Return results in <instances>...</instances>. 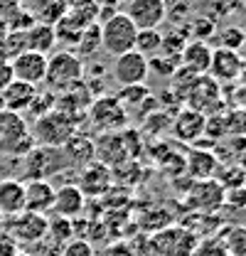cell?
Returning a JSON list of instances; mask_svg holds the SVG:
<instances>
[{"label": "cell", "instance_id": "obj_29", "mask_svg": "<svg viewBox=\"0 0 246 256\" xmlns=\"http://www.w3.org/2000/svg\"><path fill=\"white\" fill-rule=\"evenodd\" d=\"M28 50V44H25V32L22 30H10L5 34V40L0 42V60H8V62H12L18 54H22Z\"/></svg>", "mask_w": 246, "mask_h": 256}, {"label": "cell", "instance_id": "obj_20", "mask_svg": "<svg viewBox=\"0 0 246 256\" xmlns=\"http://www.w3.org/2000/svg\"><path fill=\"white\" fill-rule=\"evenodd\" d=\"M204 121H207L204 114H200V111H194V108H184V111L178 114V118H175V124H172V133L178 136V140L192 143L194 138L204 136Z\"/></svg>", "mask_w": 246, "mask_h": 256}, {"label": "cell", "instance_id": "obj_9", "mask_svg": "<svg viewBox=\"0 0 246 256\" xmlns=\"http://www.w3.org/2000/svg\"><path fill=\"white\" fill-rule=\"evenodd\" d=\"M184 202L190 210H194L200 214H214L219 207H224V188L214 178L194 180L192 188L184 192Z\"/></svg>", "mask_w": 246, "mask_h": 256}, {"label": "cell", "instance_id": "obj_1", "mask_svg": "<svg viewBox=\"0 0 246 256\" xmlns=\"http://www.w3.org/2000/svg\"><path fill=\"white\" fill-rule=\"evenodd\" d=\"M84 82V60L76 57L69 50H60L52 57H47V76L44 86L52 94H64Z\"/></svg>", "mask_w": 246, "mask_h": 256}, {"label": "cell", "instance_id": "obj_2", "mask_svg": "<svg viewBox=\"0 0 246 256\" xmlns=\"http://www.w3.org/2000/svg\"><path fill=\"white\" fill-rule=\"evenodd\" d=\"M200 236L180 224H170L165 229L153 232V236H148L150 244V256H192L197 249Z\"/></svg>", "mask_w": 246, "mask_h": 256}, {"label": "cell", "instance_id": "obj_17", "mask_svg": "<svg viewBox=\"0 0 246 256\" xmlns=\"http://www.w3.org/2000/svg\"><path fill=\"white\" fill-rule=\"evenodd\" d=\"M62 156H64L69 168H79L82 170V168H86L89 162L96 160V146H94L92 138H86L82 133H74L62 146Z\"/></svg>", "mask_w": 246, "mask_h": 256}, {"label": "cell", "instance_id": "obj_25", "mask_svg": "<svg viewBox=\"0 0 246 256\" xmlns=\"http://www.w3.org/2000/svg\"><path fill=\"white\" fill-rule=\"evenodd\" d=\"M133 50H136L138 54H143L146 60L158 57L160 50H162V32L160 30H138Z\"/></svg>", "mask_w": 246, "mask_h": 256}, {"label": "cell", "instance_id": "obj_27", "mask_svg": "<svg viewBox=\"0 0 246 256\" xmlns=\"http://www.w3.org/2000/svg\"><path fill=\"white\" fill-rule=\"evenodd\" d=\"M214 40H216V47L219 50H232V52H242V47L246 44L244 30L236 28V25H226V28L216 30Z\"/></svg>", "mask_w": 246, "mask_h": 256}, {"label": "cell", "instance_id": "obj_6", "mask_svg": "<svg viewBox=\"0 0 246 256\" xmlns=\"http://www.w3.org/2000/svg\"><path fill=\"white\" fill-rule=\"evenodd\" d=\"M76 133V118L62 114V111H50L47 116L37 118L34 124V146H47V148H62L69 136Z\"/></svg>", "mask_w": 246, "mask_h": 256}, {"label": "cell", "instance_id": "obj_24", "mask_svg": "<svg viewBox=\"0 0 246 256\" xmlns=\"http://www.w3.org/2000/svg\"><path fill=\"white\" fill-rule=\"evenodd\" d=\"M94 146H96V158H98V162H104L106 168L116 165L126 156V138L118 136V133H104L101 140L94 143Z\"/></svg>", "mask_w": 246, "mask_h": 256}, {"label": "cell", "instance_id": "obj_38", "mask_svg": "<svg viewBox=\"0 0 246 256\" xmlns=\"http://www.w3.org/2000/svg\"><path fill=\"white\" fill-rule=\"evenodd\" d=\"M236 165H239V168H242V170L246 172V148L242 150V153H239V156H236Z\"/></svg>", "mask_w": 246, "mask_h": 256}, {"label": "cell", "instance_id": "obj_16", "mask_svg": "<svg viewBox=\"0 0 246 256\" xmlns=\"http://www.w3.org/2000/svg\"><path fill=\"white\" fill-rule=\"evenodd\" d=\"M54 190L57 188L50 180H28L25 182V210L50 217L52 204H54Z\"/></svg>", "mask_w": 246, "mask_h": 256}, {"label": "cell", "instance_id": "obj_12", "mask_svg": "<svg viewBox=\"0 0 246 256\" xmlns=\"http://www.w3.org/2000/svg\"><path fill=\"white\" fill-rule=\"evenodd\" d=\"M10 66H12V79L40 89L44 84V76H47V54L25 50L22 54H18L10 62Z\"/></svg>", "mask_w": 246, "mask_h": 256}, {"label": "cell", "instance_id": "obj_30", "mask_svg": "<svg viewBox=\"0 0 246 256\" xmlns=\"http://www.w3.org/2000/svg\"><path fill=\"white\" fill-rule=\"evenodd\" d=\"M224 133L232 138H244L246 136V108H232L229 114H222Z\"/></svg>", "mask_w": 246, "mask_h": 256}, {"label": "cell", "instance_id": "obj_32", "mask_svg": "<svg viewBox=\"0 0 246 256\" xmlns=\"http://www.w3.org/2000/svg\"><path fill=\"white\" fill-rule=\"evenodd\" d=\"M60 256H96L94 244L86 239H69L60 249Z\"/></svg>", "mask_w": 246, "mask_h": 256}, {"label": "cell", "instance_id": "obj_4", "mask_svg": "<svg viewBox=\"0 0 246 256\" xmlns=\"http://www.w3.org/2000/svg\"><path fill=\"white\" fill-rule=\"evenodd\" d=\"M34 146L32 136L28 133V121L22 114L0 111V153L2 156H25Z\"/></svg>", "mask_w": 246, "mask_h": 256}, {"label": "cell", "instance_id": "obj_22", "mask_svg": "<svg viewBox=\"0 0 246 256\" xmlns=\"http://www.w3.org/2000/svg\"><path fill=\"white\" fill-rule=\"evenodd\" d=\"M219 160L210 153V150H192L184 158V172L192 180H210L216 175Z\"/></svg>", "mask_w": 246, "mask_h": 256}, {"label": "cell", "instance_id": "obj_18", "mask_svg": "<svg viewBox=\"0 0 246 256\" xmlns=\"http://www.w3.org/2000/svg\"><path fill=\"white\" fill-rule=\"evenodd\" d=\"M25 212V182L18 178L0 180V217H15Z\"/></svg>", "mask_w": 246, "mask_h": 256}, {"label": "cell", "instance_id": "obj_40", "mask_svg": "<svg viewBox=\"0 0 246 256\" xmlns=\"http://www.w3.org/2000/svg\"><path fill=\"white\" fill-rule=\"evenodd\" d=\"M0 111H2V94H0Z\"/></svg>", "mask_w": 246, "mask_h": 256}, {"label": "cell", "instance_id": "obj_41", "mask_svg": "<svg viewBox=\"0 0 246 256\" xmlns=\"http://www.w3.org/2000/svg\"><path fill=\"white\" fill-rule=\"evenodd\" d=\"M242 30H244V37H246V25H244V28H242Z\"/></svg>", "mask_w": 246, "mask_h": 256}, {"label": "cell", "instance_id": "obj_35", "mask_svg": "<svg viewBox=\"0 0 246 256\" xmlns=\"http://www.w3.org/2000/svg\"><path fill=\"white\" fill-rule=\"evenodd\" d=\"M10 82H12V66H10L8 60H0V92H2Z\"/></svg>", "mask_w": 246, "mask_h": 256}, {"label": "cell", "instance_id": "obj_33", "mask_svg": "<svg viewBox=\"0 0 246 256\" xmlns=\"http://www.w3.org/2000/svg\"><path fill=\"white\" fill-rule=\"evenodd\" d=\"M224 207H232V210H244V207H246V185H244V188H232V190H224Z\"/></svg>", "mask_w": 246, "mask_h": 256}, {"label": "cell", "instance_id": "obj_37", "mask_svg": "<svg viewBox=\"0 0 246 256\" xmlns=\"http://www.w3.org/2000/svg\"><path fill=\"white\" fill-rule=\"evenodd\" d=\"M10 32V25H8V20L5 18H0V42L5 40V34Z\"/></svg>", "mask_w": 246, "mask_h": 256}, {"label": "cell", "instance_id": "obj_23", "mask_svg": "<svg viewBox=\"0 0 246 256\" xmlns=\"http://www.w3.org/2000/svg\"><path fill=\"white\" fill-rule=\"evenodd\" d=\"M25 44L30 52H40V54H47L54 50L57 44V34L54 28L50 22H32L30 30H25Z\"/></svg>", "mask_w": 246, "mask_h": 256}, {"label": "cell", "instance_id": "obj_34", "mask_svg": "<svg viewBox=\"0 0 246 256\" xmlns=\"http://www.w3.org/2000/svg\"><path fill=\"white\" fill-rule=\"evenodd\" d=\"M101 256H133V252H130V244L128 242H114V244H108L104 249Z\"/></svg>", "mask_w": 246, "mask_h": 256}, {"label": "cell", "instance_id": "obj_3", "mask_svg": "<svg viewBox=\"0 0 246 256\" xmlns=\"http://www.w3.org/2000/svg\"><path fill=\"white\" fill-rule=\"evenodd\" d=\"M98 32H101V47L106 54L111 57H118V54H126L133 50L136 44V25L126 18V12H114L108 15L101 25H98Z\"/></svg>", "mask_w": 246, "mask_h": 256}, {"label": "cell", "instance_id": "obj_21", "mask_svg": "<svg viewBox=\"0 0 246 256\" xmlns=\"http://www.w3.org/2000/svg\"><path fill=\"white\" fill-rule=\"evenodd\" d=\"M180 62L184 69L194 72V74H207L210 62H212V47L204 42V40H194V42H187L180 54Z\"/></svg>", "mask_w": 246, "mask_h": 256}, {"label": "cell", "instance_id": "obj_42", "mask_svg": "<svg viewBox=\"0 0 246 256\" xmlns=\"http://www.w3.org/2000/svg\"><path fill=\"white\" fill-rule=\"evenodd\" d=\"M0 226H2V217H0Z\"/></svg>", "mask_w": 246, "mask_h": 256}, {"label": "cell", "instance_id": "obj_14", "mask_svg": "<svg viewBox=\"0 0 246 256\" xmlns=\"http://www.w3.org/2000/svg\"><path fill=\"white\" fill-rule=\"evenodd\" d=\"M111 182H114L111 168H106L104 162L94 160L86 168L79 170V182H76V188L82 190L84 197H101V194H106V192L111 190Z\"/></svg>", "mask_w": 246, "mask_h": 256}, {"label": "cell", "instance_id": "obj_26", "mask_svg": "<svg viewBox=\"0 0 246 256\" xmlns=\"http://www.w3.org/2000/svg\"><path fill=\"white\" fill-rule=\"evenodd\" d=\"M47 239H52L54 246H64L69 239H74V220L64 217H47Z\"/></svg>", "mask_w": 246, "mask_h": 256}, {"label": "cell", "instance_id": "obj_15", "mask_svg": "<svg viewBox=\"0 0 246 256\" xmlns=\"http://www.w3.org/2000/svg\"><path fill=\"white\" fill-rule=\"evenodd\" d=\"M86 210V197L76 185H62L60 190H54V204L50 214H57L64 220H76L79 214H84Z\"/></svg>", "mask_w": 246, "mask_h": 256}, {"label": "cell", "instance_id": "obj_28", "mask_svg": "<svg viewBox=\"0 0 246 256\" xmlns=\"http://www.w3.org/2000/svg\"><path fill=\"white\" fill-rule=\"evenodd\" d=\"M222 242L232 256H246V224H234L222 234Z\"/></svg>", "mask_w": 246, "mask_h": 256}, {"label": "cell", "instance_id": "obj_11", "mask_svg": "<svg viewBox=\"0 0 246 256\" xmlns=\"http://www.w3.org/2000/svg\"><path fill=\"white\" fill-rule=\"evenodd\" d=\"M126 18L136 25V30H160L168 20L165 0H128Z\"/></svg>", "mask_w": 246, "mask_h": 256}, {"label": "cell", "instance_id": "obj_13", "mask_svg": "<svg viewBox=\"0 0 246 256\" xmlns=\"http://www.w3.org/2000/svg\"><path fill=\"white\" fill-rule=\"evenodd\" d=\"M244 74V57L242 52H232V50H212V62L207 69V76H212L216 84L222 82H236Z\"/></svg>", "mask_w": 246, "mask_h": 256}, {"label": "cell", "instance_id": "obj_7", "mask_svg": "<svg viewBox=\"0 0 246 256\" xmlns=\"http://www.w3.org/2000/svg\"><path fill=\"white\" fill-rule=\"evenodd\" d=\"M66 165L64 156L60 158V148H47V146H32L22 156V178L25 180H47L50 175L60 172Z\"/></svg>", "mask_w": 246, "mask_h": 256}, {"label": "cell", "instance_id": "obj_10", "mask_svg": "<svg viewBox=\"0 0 246 256\" xmlns=\"http://www.w3.org/2000/svg\"><path fill=\"white\" fill-rule=\"evenodd\" d=\"M126 108L116 96H101L89 104V121L104 133H116L126 126Z\"/></svg>", "mask_w": 246, "mask_h": 256}, {"label": "cell", "instance_id": "obj_39", "mask_svg": "<svg viewBox=\"0 0 246 256\" xmlns=\"http://www.w3.org/2000/svg\"><path fill=\"white\" fill-rule=\"evenodd\" d=\"M12 256H32V254H28V252H22V249H18V252H15Z\"/></svg>", "mask_w": 246, "mask_h": 256}, {"label": "cell", "instance_id": "obj_19", "mask_svg": "<svg viewBox=\"0 0 246 256\" xmlns=\"http://www.w3.org/2000/svg\"><path fill=\"white\" fill-rule=\"evenodd\" d=\"M0 94H2V108H5V111L25 114V111L30 108L32 98L37 96V86H30V84H22V82L12 79Z\"/></svg>", "mask_w": 246, "mask_h": 256}, {"label": "cell", "instance_id": "obj_8", "mask_svg": "<svg viewBox=\"0 0 246 256\" xmlns=\"http://www.w3.org/2000/svg\"><path fill=\"white\" fill-rule=\"evenodd\" d=\"M150 66L143 54H138L136 50L114 57V66H111V76L118 86H140L148 82Z\"/></svg>", "mask_w": 246, "mask_h": 256}, {"label": "cell", "instance_id": "obj_36", "mask_svg": "<svg viewBox=\"0 0 246 256\" xmlns=\"http://www.w3.org/2000/svg\"><path fill=\"white\" fill-rule=\"evenodd\" d=\"M20 246L10 239V236H5V234H0V256H12L18 252Z\"/></svg>", "mask_w": 246, "mask_h": 256}, {"label": "cell", "instance_id": "obj_31", "mask_svg": "<svg viewBox=\"0 0 246 256\" xmlns=\"http://www.w3.org/2000/svg\"><path fill=\"white\" fill-rule=\"evenodd\" d=\"M192 256H232L226 252L224 242L219 236H207V239H200L197 242V249Z\"/></svg>", "mask_w": 246, "mask_h": 256}, {"label": "cell", "instance_id": "obj_5", "mask_svg": "<svg viewBox=\"0 0 246 256\" xmlns=\"http://www.w3.org/2000/svg\"><path fill=\"white\" fill-rule=\"evenodd\" d=\"M5 236H10L20 249L22 246H34L47 239V214H34V212H20L15 217H8L2 226Z\"/></svg>", "mask_w": 246, "mask_h": 256}]
</instances>
